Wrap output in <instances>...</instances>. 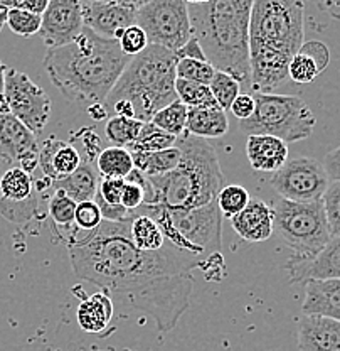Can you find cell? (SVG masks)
<instances>
[{
  "mask_svg": "<svg viewBox=\"0 0 340 351\" xmlns=\"http://www.w3.org/2000/svg\"><path fill=\"white\" fill-rule=\"evenodd\" d=\"M118 44L120 47H122L123 53L130 58L144 53V51L150 46L147 34H145L144 29L138 27L137 24L130 25V27L123 31V34L118 38Z\"/></svg>",
  "mask_w": 340,
  "mask_h": 351,
  "instance_id": "obj_41",
  "label": "cell"
},
{
  "mask_svg": "<svg viewBox=\"0 0 340 351\" xmlns=\"http://www.w3.org/2000/svg\"><path fill=\"white\" fill-rule=\"evenodd\" d=\"M181 162L166 176L148 178L153 188V203L169 210H194L218 199L224 188L215 149L207 141L185 132L177 137Z\"/></svg>",
  "mask_w": 340,
  "mask_h": 351,
  "instance_id": "obj_6",
  "label": "cell"
},
{
  "mask_svg": "<svg viewBox=\"0 0 340 351\" xmlns=\"http://www.w3.org/2000/svg\"><path fill=\"white\" fill-rule=\"evenodd\" d=\"M76 206H78V203L68 195H64L63 191H53L49 203H47L49 217L53 218L56 226H61V228H69V226L75 225Z\"/></svg>",
  "mask_w": 340,
  "mask_h": 351,
  "instance_id": "obj_35",
  "label": "cell"
},
{
  "mask_svg": "<svg viewBox=\"0 0 340 351\" xmlns=\"http://www.w3.org/2000/svg\"><path fill=\"white\" fill-rule=\"evenodd\" d=\"M144 123L137 119H128V117H109L107 125H105V135L113 144V147L130 149L137 142Z\"/></svg>",
  "mask_w": 340,
  "mask_h": 351,
  "instance_id": "obj_29",
  "label": "cell"
},
{
  "mask_svg": "<svg viewBox=\"0 0 340 351\" xmlns=\"http://www.w3.org/2000/svg\"><path fill=\"white\" fill-rule=\"evenodd\" d=\"M328 184L330 179L324 162L312 157H295L287 160V164L272 178V186L278 195L295 203L322 201Z\"/></svg>",
  "mask_w": 340,
  "mask_h": 351,
  "instance_id": "obj_11",
  "label": "cell"
},
{
  "mask_svg": "<svg viewBox=\"0 0 340 351\" xmlns=\"http://www.w3.org/2000/svg\"><path fill=\"white\" fill-rule=\"evenodd\" d=\"M305 316H325L340 321V280H310L305 284Z\"/></svg>",
  "mask_w": 340,
  "mask_h": 351,
  "instance_id": "obj_21",
  "label": "cell"
},
{
  "mask_svg": "<svg viewBox=\"0 0 340 351\" xmlns=\"http://www.w3.org/2000/svg\"><path fill=\"white\" fill-rule=\"evenodd\" d=\"M175 58L179 60H197V61H206V56H204V51L202 47H200V44L197 43V39L191 38V41L185 44L182 49H179L177 53H175Z\"/></svg>",
  "mask_w": 340,
  "mask_h": 351,
  "instance_id": "obj_46",
  "label": "cell"
},
{
  "mask_svg": "<svg viewBox=\"0 0 340 351\" xmlns=\"http://www.w3.org/2000/svg\"><path fill=\"white\" fill-rule=\"evenodd\" d=\"M320 75L317 64L305 54L298 53L288 68V78L295 83H312Z\"/></svg>",
  "mask_w": 340,
  "mask_h": 351,
  "instance_id": "obj_42",
  "label": "cell"
},
{
  "mask_svg": "<svg viewBox=\"0 0 340 351\" xmlns=\"http://www.w3.org/2000/svg\"><path fill=\"white\" fill-rule=\"evenodd\" d=\"M5 71H7V66L0 63V101L5 100V98H3V86H5Z\"/></svg>",
  "mask_w": 340,
  "mask_h": 351,
  "instance_id": "obj_49",
  "label": "cell"
},
{
  "mask_svg": "<svg viewBox=\"0 0 340 351\" xmlns=\"http://www.w3.org/2000/svg\"><path fill=\"white\" fill-rule=\"evenodd\" d=\"M209 88L214 100L218 101V105L224 110V112L231 110L233 101L241 95L239 82L234 80L233 76L226 75V73H221V71H215Z\"/></svg>",
  "mask_w": 340,
  "mask_h": 351,
  "instance_id": "obj_34",
  "label": "cell"
},
{
  "mask_svg": "<svg viewBox=\"0 0 340 351\" xmlns=\"http://www.w3.org/2000/svg\"><path fill=\"white\" fill-rule=\"evenodd\" d=\"M254 113L239 122L248 135H272L283 142L305 141L315 127V115L298 97L273 93H253Z\"/></svg>",
  "mask_w": 340,
  "mask_h": 351,
  "instance_id": "obj_8",
  "label": "cell"
},
{
  "mask_svg": "<svg viewBox=\"0 0 340 351\" xmlns=\"http://www.w3.org/2000/svg\"><path fill=\"white\" fill-rule=\"evenodd\" d=\"M3 98L9 112L34 135L41 134L51 117V98L25 73L7 68Z\"/></svg>",
  "mask_w": 340,
  "mask_h": 351,
  "instance_id": "obj_12",
  "label": "cell"
},
{
  "mask_svg": "<svg viewBox=\"0 0 340 351\" xmlns=\"http://www.w3.org/2000/svg\"><path fill=\"white\" fill-rule=\"evenodd\" d=\"M293 284L310 280H340V237L332 239L324 248L310 258L291 255L285 263Z\"/></svg>",
  "mask_w": 340,
  "mask_h": 351,
  "instance_id": "obj_16",
  "label": "cell"
},
{
  "mask_svg": "<svg viewBox=\"0 0 340 351\" xmlns=\"http://www.w3.org/2000/svg\"><path fill=\"white\" fill-rule=\"evenodd\" d=\"M113 301L108 291H100L96 294L86 295L76 309V319L83 331L91 335H101L109 326L113 319Z\"/></svg>",
  "mask_w": 340,
  "mask_h": 351,
  "instance_id": "obj_22",
  "label": "cell"
},
{
  "mask_svg": "<svg viewBox=\"0 0 340 351\" xmlns=\"http://www.w3.org/2000/svg\"><path fill=\"white\" fill-rule=\"evenodd\" d=\"M305 3L300 0H256L250 21L251 90L273 93L288 80V68L305 43Z\"/></svg>",
  "mask_w": 340,
  "mask_h": 351,
  "instance_id": "obj_3",
  "label": "cell"
},
{
  "mask_svg": "<svg viewBox=\"0 0 340 351\" xmlns=\"http://www.w3.org/2000/svg\"><path fill=\"white\" fill-rule=\"evenodd\" d=\"M177 137L167 134V132L160 130L159 127L153 125L152 122H145L144 129L138 135L137 142L131 145L128 151L130 152H159L166 151V149L175 147Z\"/></svg>",
  "mask_w": 340,
  "mask_h": 351,
  "instance_id": "obj_31",
  "label": "cell"
},
{
  "mask_svg": "<svg viewBox=\"0 0 340 351\" xmlns=\"http://www.w3.org/2000/svg\"><path fill=\"white\" fill-rule=\"evenodd\" d=\"M192 36L215 71L226 73L251 90V0L187 2Z\"/></svg>",
  "mask_w": 340,
  "mask_h": 351,
  "instance_id": "obj_4",
  "label": "cell"
},
{
  "mask_svg": "<svg viewBox=\"0 0 340 351\" xmlns=\"http://www.w3.org/2000/svg\"><path fill=\"white\" fill-rule=\"evenodd\" d=\"M254 108H256V104H254L253 95L241 93L239 97L233 101L231 110H229V112H231L237 120H241V122H243V120H248L250 117H253Z\"/></svg>",
  "mask_w": 340,
  "mask_h": 351,
  "instance_id": "obj_45",
  "label": "cell"
},
{
  "mask_svg": "<svg viewBox=\"0 0 340 351\" xmlns=\"http://www.w3.org/2000/svg\"><path fill=\"white\" fill-rule=\"evenodd\" d=\"M138 211L155 219L166 240L174 247L204 257L221 254L222 215L218 199L194 210H169L159 204H144Z\"/></svg>",
  "mask_w": 340,
  "mask_h": 351,
  "instance_id": "obj_7",
  "label": "cell"
},
{
  "mask_svg": "<svg viewBox=\"0 0 340 351\" xmlns=\"http://www.w3.org/2000/svg\"><path fill=\"white\" fill-rule=\"evenodd\" d=\"M96 169L101 178L112 179H127L135 169L133 159L128 149L122 147H107L96 157Z\"/></svg>",
  "mask_w": 340,
  "mask_h": 351,
  "instance_id": "obj_27",
  "label": "cell"
},
{
  "mask_svg": "<svg viewBox=\"0 0 340 351\" xmlns=\"http://www.w3.org/2000/svg\"><path fill=\"white\" fill-rule=\"evenodd\" d=\"M175 93H177L179 100L187 108L219 107L218 101L214 100L213 93H211V88L206 85H199V83L185 82V80L177 78V82H175Z\"/></svg>",
  "mask_w": 340,
  "mask_h": 351,
  "instance_id": "obj_32",
  "label": "cell"
},
{
  "mask_svg": "<svg viewBox=\"0 0 340 351\" xmlns=\"http://www.w3.org/2000/svg\"><path fill=\"white\" fill-rule=\"evenodd\" d=\"M175 68L177 58L172 51L150 44L144 53L131 58L103 104L105 112L150 122L155 113L179 100Z\"/></svg>",
  "mask_w": 340,
  "mask_h": 351,
  "instance_id": "obj_5",
  "label": "cell"
},
{
  "mask_svg": "<svg viewBox=\"0 0 340 351\" xmlns=\"http://www.w3.org/2000/svg\"><path fill=\"white\" fill-rule=\"evenodd\" d=\"M98 184H100V176L94 166L88 160H83L79 169L75 174L68 176V178L61 179V181L53 182L51 181V188L53 191H63L76 203H83V201H94L98 193Z\"/></svg>",
  "mask_w": 340,
  "mask_h": 351,
  "instance_id": "obj_23",
  "label": "cell"
},
{
  "mask_svg": "<svg viewBox=\"0 0 340 351\" xmlns=\"http://www.w3.org/2000/svg\"><path fill=\"white\" fill-rule=\"evenodd\" d=\"M275 230L293 248L295 257L310 258L332 240L324 203H295L281 197L273 206Z\"/></svg>",
  "mask_w": 340,
  "mask_h": 351,
  "instance_id": "obj_9",
  "label": "cell"
},
{
  "mask_svg": "<svg viewBox=\"0 0 340 351\" xmlns=\"http://www.w3.org/2000/svg\"><path fill=\"white\" fill-rule=\"evenodd\" d=\"M81 164L78 149L68 142L49 137L39 145V167L49 181L56 182L75 174Z\"/></svg>",
  "mask_w": 340,
  "mask_h": 351,
  "instance_id": "obj_17",
  "label": "cell"
},
{
  "mask_svg": "<svg viewBox=\"0 0 340 351\" xmlns=\"http://www.w3.org/2000/svg\"><path fill=\"white\" fill-rule=\"evenodd\" d=\"M123 351H135V350H123Z\"/></svg>",
  "mask_w": 340,
  "mask_h": 351,
  "instance_id": "obj_50",
  "label": "cell"
},
{
  "mask_svg": "<svg viewBox=\"0 0 340 351\" xmlns=\"http://www.w3.org/2000/svg\"><path fill=\"white\" fill-rule=\"evenodd\" d=\"M300 351H340V321L305 316L298 323Z\"/></svg>",
  "mask_w": 340,
  "mask_h": 351,
  "instance_id": "obj_19",
  "label": "cell"
},
{
  "mask_svg": "<svg viewBox=\"0 0 340 351\" xmlns=\"http://www.w3.org/2000/svg\"><path fill=\"white\" fill-rule=\"evenodd\" d=\"M103 223V215H101L100 206L96 201H83L78 203L76 206V217L75 225L76 228L85 230V232L91 233Z\"/></svg>",
  "mask_w": 340,
  "mask_h": 351,
  "instance_id": "obj_40",
  "label": "cell"
},
{
  "mask_svg": "<svg viewBox=\"0 0 340 351\" xmlns=\"http://www.w3.org/2000/svg\"><path fill=\"white\" fill-rule=\"evenodd\" d=\"M137 25L144 29L148 44L177 53L192 38L191 16L184 0L144 2L137 12Z\"/></svg>",
  "mask_w": 340,
  "mask_h": 351,
  "instance_id": "obj_10",
  "label": "cell"
},
{
  "mask_svg": "<svg viewBox=\"0 0 340 351\" xmlns=\"http://www.w3.org/2000/svg\"><path fill=\"white\" fill-rule=\"evenodd\" d=\"M229 122L226 112L222 108L214 107H199L189 108L187 112V125L185 132L207 141V138H219L228 134Z\"/></svg>",
  "mask_w": 340,
  "mask_h": 351,
  "instance_id": "obj_24",
  "label": "cell"
},
{
  "mask_svg": "<svg viewBox=\"0 0 340 351\" xmlns=\"http://www.w3.org/2000/svg\"><path fill=\"white\" fill-rule=\"evenodd\" d=\"M324 167L325 171H327L328 179H332V181H340V145L325 156Z\"/></svg>",
  "mask_w": 340,
  "mask_h": 351,
  "instance_id": "obj_47",
  "label": "cell"
},
{
  "mask_svg": "<svg viewBox=\"0 0 340 351\" xmlns=\"http://www.w3.org/2000/svg\"><path fill=\"white\" fill-rule=\"evenodd\" d=\"M0 176H2V174H0Z\"/></svg>",
  "mask_w": 340,
  "mask_h": 351,
  "instance_id": "obj_51",
  "label": "cell"
},
{
  "mask_svg": "<svg viewBox=\"0 0 340 351\" xmlns=\"http://www.w3.org/2000/svg\"><path fill=\"white\" fill-rule=\"evenodd\" d=\"M125 188V179L100 178L98 193L94 199H100L109 206H122V193Z\"/></svg>",
  "mask_w": 340,
  "mask_h": 351,
  "instance_id": "obj_43",
  "label": "cell"
},
{
  "mask_svg": "<svg viewBox=\"0 0 340 351\" xmlns=\"http://www.w3.org/2000/svg\"><path fill=\"white\" fill-rule=\"evenodd\" d=\"M133 159L135 169L140 171L147 178L153 176H166L172 173L181 162V151L179 147L166 149L159 152H130Z\"/></svg>",
  "mask_w": 340,
  "mask_h": 351,
  "instance_id": "obj_26",
  "label": "cell"
},
{
  "mask_svg": "<svg viewBox=\"0 0 340 351\" xmlns=\"http://www.w3.org/2000/svg\"><path fill=\"white\" fill-rule=\"evenodd\" d=\"M39 211V193L34 189V195L29 199L19 201V203H14V201H7L3 197H0V213L5 219L12 223H25L29 219L36 217V213Z\"/></svg>",
  "mask_w": 340,
  "mask_h": 351,
  "instance_id": "obj_36",
  "label": "cell"
},
{
  "mask_svg": "<svg viewBox=\"0 0 340 351\" xmlns=\"http://www.w3.org/2000/svg\"><path fill=\"white\" fill-rule=\"evenodd\" d=\"M0 162L14 164L29 174L39 166L36 135L9 112L5 100L0 101Z\"/></svg>",
  "mask_w": 340,
  "mask_h": 351,
  "instance_id": "obj_13",
  "label": "cell"
},
{
  "mask_svg": "<svg viewBox=\"0 0 340 351\" xmlns=\"http://www.w3.org/2000/svg\"><path fill=\"white\" fill-rule=\"evenodd\" d=\"M246 156L256 171H280L288 160V144L272 135H248Z\"/></svg>",
  "mask_w": 340,
  "mask_h": 351,
  "instance_id": "obj_20",
  "label": "cell"
},
{
  "mask_svg": "<svg viewBox=\"0 0 340 351\" xmlns=\"http://www.w3.org/2000/svg\"><path fill=\"white\" fill-rule=\"evenodd\" d=\"M10 9H14V0H9V2L0 0V31H2L3 24H7V14Z\"/></svg>",
  "mask_w": 340,
  "mask_h": 351,
  "instance_id": "obj_48",
  "label": "cell"
},
{
  "mask_svg": "<svg viewBox=\"0 0 340 351\" xmlns=\"http://www.w3.org/2000/svg\"><path fill=\"white\" fill-rule=\"evenodd\" d=\"M298 53L309 56L310 60L317 64V68H319L320 73H324L325 68H327L328 63H330V51H328V47L325 46L324 43L317 41V39L303 43V46L300 47Z\"/></svg>",
  "mask_w": 340,
  "mask_h": 351,
  "instance_id": "obj_44",
  "label": "cell"
},
{
  "mask_svg": "<svg viewBox=\"0 0 340 351\" xmlns=\"http://www.w3.org/2000/svg\"><path fill=\"white\" fill-rule=\"evenodd\" d=\"M144 2L123 0H86L81 2L85 27L105 39L118 41L130 25L137 24V12Z\"/></svg>",
  "mask_w": 340,
  "mask_h": 351,
  "instance_id": "obj_14",
  "label": "cell"
},
{
  "mask_svg": "<svg viewBox=\"0 0 340 351\" xmlns=\"http://www.w3.org/2000/svg\"><path fill=\"white\" fill-rule=\"evenodd\" d=\"M251 201L250 193L246 188L239 184H229L224 186L221 189L218 196V206L221 210L222 218H234L236 215H239L244 208L248 206V203Z\"/></svg>",
  "mask_w": 340,
  "mask_h": 351,
  "instance_id": "obj_33",
  "label": "cell"
},
{
  "mask_svg": "<svg viewBox=\"0 0 340 351\" xmlns=\"http://www.w3.org/2000/svg\"><path fill=\"white\" fill-rule=\"evenodd\" d=\"M130 239L138 250L157 252L166 245V235L159 223L148 215L130 211Z\"/></svg>",
  "mask_w": 340,
  "mask_h": 351,
  "instance_id": "obj_25",
  "label": "cell"
},
{
  "mask_svg": "<svg viewBox=\"0 0 340 351\" xmlns=\"http://www.w3.org/2000/svg\"><path fill=\"white\" fill-rule=\"evenodd\" d=\"M322 203H324L332 239H337L340 237V181H330L327 191L322 197Z\"/></svg>",
  "mask_w": 340,
  "mask_h": 351,
  "instance_id": "obj_39",
  "label": "cell"
},
{
  "mask_svg": "<svg viewBox=\"0 0 340 351\" xmlns=\"http://www.w3.org/2000/svg\"><path fill=\"white\" fill-rule=\"evenodd\" d=\"M175 73H177L179 80H185V82H192V83H199V85L209 86L215 75V69L207 63V61L179 60Z\"/></svg>",
  "mask_w": 340,
  "mask_h": 351,
  "instance_id": "obj_37",
  "label": "cell"
},
{
  "mask_svg": "<svg viewBox=\"0 0 340 351\" xmlns=\"http://www.w3.org/2000/svg\"><path fill=\"white\" fill-rule=\"evenodd\" d=\"M233 230L244 241L259 243L268 240L275 232V213L265 201L251 197L248 206L231 218Z\"/></svg>",
  "mask_w": 340,
  "mask_h": 351,
  "instance_id": "obj_18",
  "label": "cell"
},
{
  "mask_svg": "<svg viewBox=\"0 0 340 351\" xmlns=\"http://www.w3.org/2000/svg\"><path fill=\"white\" fill-rule=\"evenodd\" d=\"M32 195H34V179L21 167H9L0 176V197L3 199L19 203L29 199Z\"/></svg>",
  "mask_w": 340,
  "mask_h": 351,
  "instance_id": "obj_28",
  "label": "cell"
},
{
  "mask_svg": "<svg viewBox=\"0 0 340 351\" xmlns=\"http://www.w3.org/2000/svg\"><path fill=\"white\" fill-rule=\"evenodd\" d=\"M69 261L79 279L115 292L152 317L162 332L177 326L191 304L192 270L207 280L224 276L221 254L204 257L166 241L160 250H138L130 239V218L105 221L83 239H69Z\"/></svg>",
  "mask_w": 340,
  "mask_h": 351,
  "instance_id": "obj_1",
  "label": "cell"
},
{
  "mask_svg": "<svg viewBox=\"0 0 340 351\" xmlns=\"http://www.w3.org/2000/svg\"><path fill=\"white\" fill-rule=\"evenodd\" d=\"M187 112L189 108L182 104L181 100H175L174 104L167 105L166 108L160 110L159 113L153 115L150 122L159 127L160 130L181 137L185 134V125H187Z\"/></svg>",
  "mask_w": 340,
  "mask_h": 351,
  "instance_id": "obj_30",
  "label": "cell"
},
{
  "mask_svg": "<svg viewBox=\"0 0 340 351\" xmlns=\"http://www.w3.org/2000/svg\"><path fill=\"white\" fill-rule=\"evenodd\" d=\"M85 31L81 2L75 0H49L39 36L49 49L68 46L75 43Z\"/></svg>",
  "mask_w": 340,
  "mask_h": 351,
  "instance_id": "obj_15",
  "label": "cell"
},
{
  "mask_svg": "<svg viewBox=\"0 0 340 351\" xmlns=\"http://www.w3.org/2000/svg\"><path fill=\"white\" fill-rule=\"evenodd\" d=\"M130 61L118 41L85 27L75 43L47 49L44 68L69 101L100 105L107 101Z\"/></svg>",
  "mask_w": 340,
  "mask_h": 351,
  "instance_id": "obj_2",
  "label": "cell"
},
{
  "mask_svg": "<svg viewBox=\"0 0 340 351\" xmlns=\"http://www.w3.org/2000/svg\"><path fill=\"white\" fill-rule=\"evenodd\" d=\"M42 24V16L27 12L22 9H10L7 14V25L14 34L22 36V38H31V36L39 34Z\"/></svg>",
  "mask_w": 340,
  "mask_h": 351,
  "instance_id": "obj_38",
  "label": "cell"
}]
</instances>
